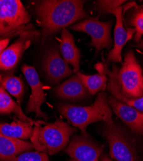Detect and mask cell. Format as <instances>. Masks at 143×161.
Wrapping results in <instances>:
<instances>
[{"mask_svg":"<svg viewBox=\"0 0 143 161\" xmlns=\"http://www.w3.org/2000/svg\"><path fill=\"white\" fill-rule=\"evenodd\" d=\"M108 102L116 115L132 131L143 136V112L112 97H108Z\"/></svg>","mask_w":143,"mask_h":161,"instance_id":"cell-13","label":"cell"},{"mask_svg":"<svg viewBox=\"0 0 143 161\" xmlns=\"http://www.w3.org/2000/svg\"><path fill=\"white\" fill-rule=\"evenodd\" d=\"M10 41V38L9 37L0 39V54L7 48Z\"/></svg>","mask_w":143,"mask_h":161,"instance_id":"cell-25","label":"cell"},{"mask_svg":"<svg viewBox=\"0 0 143 161\" xmlns=\"http://www.w3.org/2000/svg\"><path fill=\"white\" fill-rule=\"evenodd\" d=\"M135 47H137V48H140V49L143 50V40H142V41L139 42Z\"/></svg>","mask_w":143,"mask_h":161,"instance_id":"cell-27","label":"cell"},{"mask_svg":"<svg viewBox=\"0 0 143 161\" xmlns=\"http://www.w3.org/2000/svg\"><path fill=\"white\" fill-rule=\"evenodd\" d=\"M102 152L101 146L82 134L73 137L65 150L67 154L78 161H99Z\"/></svg>","mask_w":143,"mask_h":161,"instance_id":"cell-9","label":"cell"},{"mask_svg":"<svg viewBox=\"0 0 143 161\" xmlns=\"http://www.w3.org/2000/svg\"><path fill=\"white\" fill-rule=\"evenodd\" d=\"M34 125L15 119L11 123H0V134L3 136L19 139H29L33 133Z\"/></svg>","mask_w":143,"mask_h":161,"instance_id":"cell-17","label":"cell"},{"mask_svg":"<svg viewBox=\"0 0 143 161\" xmlns=\"http://www.w3.org/2000/svg\"><path fill=\"white\" fill-rule=\"evenodd\" d=\"M112 21H99V16L90 17L71 26V29L82 32L91 37L90 45L96 48V57L105 48L110 50L112 46L110 31Z\"/></svg>","mask_w":143,"mask_h":161,"instance_id":"cell-7","label":"cell"},{"mask_svg":"<svg viewBox=\"0 0 143 161\" xmlns=\"http://www.w3.org/2000/svg\"><path fill=\"white\" fill-rule=\"evenodd\" d=\"M60 50L63 58L73 67V72H77L80 68L81 52L74 42L72 34L64 29L61 32Z\"/></svg>","mask_w":143,"mask_h":161,"instance_id":"cell-16","label":"cell"},{"mask_svg":"<svg viewBox=\"0 0 143 161\" xmlns=\"http://www.w3.org/2000/svg\"><path fill=\"white\" fill-rule=\"evenodd\" d=\"M117 67L118 66L113 65V70L110 71L108 70L107 65H105L106 72L108 76L107 89L111 92L114 98L133 107L139 111L143 112V96L138 99H130L126 98L120 93L118 85V80H117Z\"/></svg>","mask_w":143,"mask_h":161,"instance_id":"cell-18","label":"cell"},{"mask_svg":"<svg viewBox=\"0 0 143 161\" xmlns=\"http://www.w3.org/2000/svg\"><path fill=\"white\" fill-rule=\"evenodd\" d=\"M85 1L45 0L37 3L36 14L42 28V42L52 35L74 23L88 17L84 10Z\"/></svg>","mask_w":143,"mask_h":161,"instance_id":"cell-1","label":"cell"},{"mask_svg":"<svg viewBox=\"0 0 143 161\" xmlns=\"http://www.w3.org/2000/svg\"><path fill=\"white\" fill-rule=\"evenodd\" d=\"M58 97L70 101H77L87 97L90 94L88 90L77 75L58 85L55 88Z\"/></svg>","mask_w":143,"mask_h":161,"instance_id":"cell-14","label":"cell"},{"mask_svg":"<svg viewBox=\"0 0 143 161\" xmlns=\"http://www.w3.org/2000/svg\"><path fill=\"white\" fill-rule=\"evenodd\" d=\"M129 24L134 27V39L139 43L143 36V8H137L132 13L129 18Z\"/></svg>","mask_w":143,"mask_h":161,"instance_id":"cell-22","label":"cell"},{"mask_svg":"<svg viewBox=\"0 0 143 161\" xmlns=\"http://www.w3.org/2000/svg\"><path fill=\"white\" fill-rule=\"evenodd\" d=\"M100 161H113L106 154H103L100 157Z\"/></svg>","mask_w":143,"mask_h":161,"instance_id":"cell-26","label":"cell"},{"mask_svg":"<svg viewBox=\"0 0 143 161\" xmlns=\"http://www.w3.org/2000/svg\"><path fill=\"white\" fill-rule=\"evenodd\" d=\"M111 14L115 16L116 23L114 29V45L108 53L107 60L113 63H122V49L126 43L133 37L135 31L132 28L125 29L123 20V7L119 6L113 8Z\"/></svg>","mask_w":143,"mask_h":161,"instance_id":"cell-11","label":"cell"},{"mask_svg":"<svg viewBox=\"0 0 143 161\" xmlns=\"http://www.w3.org/2000/svg\"><path fill=\"white\" fill-rule=\"evenodd\" d=\"M33 32L25 31L19 38L0 54V70L9 71L17 65L23 53L31 45Z\"/></svg>","mask_w":143,"mask_h":161,"instance_id":"cell-12","label":"cell"},{"mask_svg":"<svg viewBox=\"0 0 143 161\" xmlns=\"http://www.w3.org/2000/svg\"><path fill=\"white\" fill-rule=\"evenodd\" d=\"M21 71L31 88V95L26 112L27 113L34 112L37 117L47 119V115L41 109L42 104L45 101L46 95L36 70L33 66L23 64Z\"/></svg>","mask_w":143,"mask_h":161,"instance_id":"cell-8","label":"cell"},{"mask_svg":"<svg viewBox=\"0 0 143 161\" xmlns=\"http://www.w3.org/2000/svg\"><path fill=\"white\" fill-rule=\"evenodd\" d=\"M33 149L31 142L0 134V161H10L24 152Z\"/></svg>","mask_w":143,"mask_h":161,"instance_id":"cell-15","label":"cell"},{"mask_svg":"<svg viewBox=\"0 0 143 161\" xmlns=\"http://www.w3.org/2000/svg\"><path fill=\"white\" fill-rule=\"evenodd\" d=\"M110 147V155L117 161H138L132 142L122 128L114 123L105 124L101 130Z\"/></svg>","mask_w":143,"mask_h":161,"instance_id":"cell-6","label":"cell"},{"mask_svg":"<svg viewBox=\"0 0 143 161\" xmlns=\"http://www.w3.org/2000/svg\"><path fill=\"white\" fill-rule=\"evenodd\" d=\"M70 161H78V160H75V159H73V158H72V160H70Z\"/></svg>","mask_w":143,"mask_h":161,"instance_id":"cell-28","label":"cell"},{"mask_svg":"<svg viewBox=\"0 0 143 161\" xmlns=\"http://www.w3.org/2000/svg\"><path fill=\"white\" fill-rule=\"evenodd\" d=\"M39 121L34 125L30 142L36 151L54 155L63 150L69 143L70 137L77 131L68 123L57 119L54 123L41 126Z\"/></svg>","mask_w":143,"mask_h":161,"instance_id":"cell-3","label":"cell"},{"mask_svg":"<svg viewBox=\"0 0 143 161\" xmlns=\"http://www.w3.org/2000/svg\"><path fill=\"white\" fill-rule=\"evenodd\" d=\"M126 1H121V0H114V1H97L96 2V5L98 10L102 14H108L111 13L112 10L116 8L121 6Z\"/></svg>","mask_w":143,"mask_h":161,"instance_id":"cell-24","label":"cell"},{"mask_svg":"<svg viewBox=\"0 0 143 161\" xmlns=\"http://www.w3.org/2000/svg\"><path fill=\"white\" fill-rule=\"evenodd\" d=\"M0 114H14L16 115L18 119L24 122L32 123L34 125L39 122L33 120L24 114L19 104H17L11 98L1 84H0Z\"/></svg>","mask_w":143,"mask_h":161,"instance_id":"cell-19","label":"cell"},{"mask_svg":"<svg viewBox=\"0 0 143 161\" xmlns=\"http://www.w3.org/2000/svg\"><path fill=\"white\" fill-rule=\"evenodd\" d=\"M117 80L119 90L126 98L143 96V71L133 51L127 52L121 68L117 67Z\"/></svg>","mask_w":143,"mask_h":161,"instance_id":"cell-4","label":"cell"},{"mask_svg":"<svg viewBox=\"0 0 143 161\" xmlns=\"http://www.w3.org/2000/svg\"><path fill=\"white\" fill-rule=\"evenodd\" d=\"M43 69L48 80L57 85L64 78L73 74V70L64 61L57 47L49 49L43 60Z\"/></svg>","mask_w":143,"mask_h":161,"instance_id":"cell-10","label":"cell"},{"mask_svg":"<svg viewBox=\"0 0 143 161\" xmlns=\"http://www.w3.org/2000/svg\"><path fill=\"white\" fill-rule=\"evenodd\" d=\"M0 84L10 95L15 97L19 104L22 101L25 88L22 80L12 74L0 78Z\"/></svg>","mask_w":143,"mask_h":161,"instance_id":"cell-21","label":"cell"},{"mask_svg":"<svg viewBox=\"0 0 143 161\" xmlns=\"http://www.w3.org/2000/svg\"><path fill=\"white\" fill-rule=\"evenodd\" d=\"M10 161H49V159L47 153L36 151L23 153Z\"/></svg>","mask_w":143,"mask_h":161,"instance_id":"cell-23","label":"cell"},{"mask_svg":"<svg viewBox=\"0 0 143 161\" xmlns=\"http://www.w3.org/2000/svg\"><path fill=\"white\" fill-rule=\"evenodd\" d=\"M101 69V70H99V73L91 75L81 72L77 73V75L81 80L90 95H95L101 91L105 90L107 86L108 77L105 66L102 65Z\"/></svg>","mask_w":143,"mask_h":161,"instance_id":"cell-20","label":"cell"},{"mask_svg":"<svg viewBox=\"0 0 143 161\" xmlns=\"http://www.w3.org/2000/svg\"><path fill=\"white\" fill-rule=\"evenodd\" d=\"M28 12L19 0H0V37L27 31Z\"/></svg>","mask_w":143,"mask_h":161,"instance_id":"cell-5","label":"cell"},{"mask_svg":"<svg viewBox=\"0 0 143 161\" xmlns=\"http://www.w3.org/2000/svg\"><path fill=\"white\" fill-rule=\"evenodd\" d=\"M59 112L67 119L75 127L81 131L83 136H88L86 128L90 124L103 121L105 124L113 123L112 111L108 102L107 96L105 92H100L94 101L89 106H76L71 104H60Z\"/></svg>","mask_w":143,"mask_h":161,"instance_id":"cell-2","label":"cell"}]
</instances>
